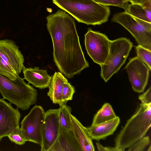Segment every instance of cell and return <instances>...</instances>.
<instances>
[{
    "label": "cell",
    "mask_w": 151,
    "mask_h": 151,
    "mask_svg": "<svg viewBox=\"0 0 151 151\" xmlns=\"http://www.w3.org/2000/svg\"><path fill=\"white\" fill-rule=\"evenodd\" d=\"M71 129L80 145L82 151H94L95 147L87 128L74 116L70 115Z\"/></svg>",
    "instance_id": "cell-16"
},
{
    "label": "cell",
    "mask_w": 151,
    "mask_h": 151,
    "mask_svg": "<svg viewBox=\"0 0 151 151\" xmlns=\"http://www.w3.org/2000/svg\"><path fill=\"white\" fill-rule=\"evenodd\" d=\"M0 73L12 80H15L17 75L12 67L0 56Z\"/></svg>",
    "instance_id": "cell-22"
},
{
    "label": "cell",
    "mask_w": 151,
    "mask_h": 151,
    "mask_svg": "<svg viewBox=\"0 0 151 151\" xmlns=\"http://www.w3.org/2000/svg\"><path fill=\"white\" fill-rule=\"evenodd\" d=\"M0 56L19 75L24 66V59L14 41L8 39L0 40Z\"/></svg>",
    "instance_id": "cell-12"
},
{
    "label": "cell",
    "mask_w": 151,
    "mask_h": 151,
    "mask_svg": "<svg viewBox=\"0 0 151 151\" xmlns=\"http://www.w3.org/2000/svg\"><path fill=\"white\" fill-rule=\"evenodd\" d=\"M124 0V1H127V2H128V0Z\"/></svg>",
    "instance_id": "cell-31"
},
{
    "label": "cell",
    "mask_w": 151,
    "mask_h": 151,
    "mask_svg": "<svg viewBox=\"0 0 151 151\" xmlns=\"http://www.w3.org/2000/svg\"><path fill=\"white\" fill-rule=\"evenodd\" d=\"M151 126V103L141 102L116 136L114 147L124 151L145 136Z\"/></svg>",
    "instance_id": "cell-3"
},
{
    "label": "cell",
    "mask_w": 151,
    "mask_h": 151,
    "mask_svg": "<svg viewBox=\"0 0 151 151\" xmlns=\"http://www.w3.org/2000/svg\"><path fill=\"white\" fill-rule=\"evenodd\" d=\"M131 4H139L144 5L146 4H151V2L149 0H128Z\"/></svg>",
    "instance_id": "cell-29"
},
{
    "label": "cell",
    "mask_w": 151,
    "mask_h": 151,
    "mask_svg": "<svg viewBox=\"0 0 151 151\" xmlns=\"http://www.w3.org/2000/svg\"><path fill=\"white\" fill-rule=\"evenodd\" d=\"M127 73L133 90L138 93L144 91L148 83L150 70L138 57L131 58L124 68Z\"/></svg>",
    "instance_id": "cell-9"
},
{
    "label": "cell",
    "mask_w": 151,
    "mask_h": 151,
    "mask_svg": "<svg viewBox=\"0 0 151 151\" xmlns=\"http://www.w3.org/2000/svg\"><path fill=\"white\" fill-rule=\"evenodd\" d=\"M24 78L29 83L40 89L48 88L51 81L52 77L46 70L40 69L39 68H26L22 69Z\"/></svg>",
    "instance_id": "cell-14"
},
{
    "label": "cell",
    "mask_w": 151,
    "mask_h": 151,
    "mask_svg": "<svg viewBox=\"0 0 151 151\" xmlns=\"http://www.w3.org/2000/svg\"><path fill=\"white\" fill-rule=\"evenodd\" d=\"M96 3L106 6H113L125 9L128 3L124 0H93Z\"/></svg>",
    "instance_id": "cell-25"
},
{
    "label": "cell",
    "mask_w": 151,
    "mask_h": 151,
    "mask_svg": "<svg viewBox=\"0 0 151 151\" xmlns=\"http://www.w3.org/2000/svg\"><path fill=\"white\" fill-rule=\"evenodd\" d=\"M151 146L150 145V147L148 149V150H147V151H151Z\"/></svg>",
    "instance_id": "cell-30"
},
{
    "label": "cell",
    "mask_w": 151,
    "mask_h": 151,
    "mask_svg": "<svg viewBox=\"0 0 151 151\" xmlns=\"http://www.w3.org/2000/svg\"><path fill=\"white\" fill-rule=\"evenodd\" d=\"M7 137L12 142L17 145H22L26 142L20 133V128L14 131Z\"/></svg>",
    "instance_id": "cell-26"
},
{
    "label": "cell",
    "mask_w": 151,
    "mask_h": 151,
    "mask_svg": "<svg viewBox=\"0 0 151 151\" xmlns=\"http://www.w3.org/2000/svg\"><path fill=\"white\" fill-rule=\"evenodd\" d=\"M116 116L111 106L109 103H106L95 115L91 125H96L106 122Z\"/></svg>",
    "instance_id": "cell-19"
},
{
    "label": "cell",
    "mask_w": 151,
    "mask_h": 151,
    "mask_svg": "<svg viewBox=\"0 0 151 151\" xmlns=\"http://www.w3.org/2000/svg\"><path fill=\"white\" fill-rule=\"evenodd\" d=\"M96 145L97 149L99 151H122V149L116 147H110L108 146L107 147H104L99 142H96Z\"/></svg>",
    "instance_id": "cell-28"
},
{
    "label": "cell",
    "mask_w": 151,
    "mask_h": 151,
    "mask_svg": "<svg viewBox=\"0 0 151 151\" xmlns=\"http://www.w3.org/2000/svg\"><path fill=\"white\" fill-rule=\"evenodd\" d=\"M24 79L17 75L15 80H12L0 73V93L3 99L15 105L17 109L25 111L36 103L38 92Z\"/></svg>",
    "instance_id": "cell-4"
},
{
    "label": "cell",
    "mask_w": 151,
    "mask_h": 151,
    "mask_svg": "<svg viewBox=\"0 0 151 151\" xmlns=\"http://www.w3.org/2000/svg\"><path fill=\"white\" fill-rule=\"evenodd\" d=\"M45 112L42 107L35 105L22 120L20 133L25 141L40 146L42 142L41 129Z\"/></svg>",
    "instance_id": "cell-7"
},
{
    "label": "cell",
    "mask_w": 151,
    "mask_h": 151,
    "mask_svg": "<svg viewBox=\"0 0 151 151\" xmlns=\"http://www.w3.org/2000/svg\"><path fill=\"white\" fill-rule=\"evenodd\" d=\"M150 143L149 137L148 136H145L129 148L128 151H144L146 147L150 144Z\"/></svg>",
    "instance_id": "cell-24"
},
{
    "label": "cell",
    "mask_w": 151,
    "mask_h": 151,
    "mask_svg": "<svg viewBox=\"0 0 151 151\" xmlns=\"http://www.w3.org/2000/svg\"><path fill=\"white\" fill-rule=\"evenodd\" d=\"M68 80L59 72H55L52 77L51 83L48 88L47 96L53 103L58 104L60 106L63 105L62 94L64 83Z\"/></svg>",
    "instance_id": "cell-17"
},
{
    "label": "cell",
    "mask_w": 151,
    "mask_h": 151,
    "mask_svg": "<svg viewBox=\"0 0 151 151\" xmlns=\"http://www.w3.org/2000/svg\"><path fill=\"white\" fill-rule=\"evenodd\" d=\"M48 151H82V150L72 130L65 129L60 126L57 138Z\"/></svg>",
    "instance_id": "cell-13"
},
{
    "label": "cell",
    "mask_w": 151,
    "mask_h": 151,
    "mask_svg": "<svg viewBox=\"0 0 151 151\" xmlns=\"http://www.w3.org/2000/svg\"><path fill=\"white\" fill-rule=\"evenodd\" d=\"M136 51L138 56L151 70V50L140 45L136 47Z\"/></svg>",
    "instance_id": "cell-21"
},
{
    "label": "cell",
    "mask_w": 151,
    "mask_h": 151,
    "mask_svg": "<svg viewBox=\"0 0 151 151\" xmlns=\"http://www.w3.org/2000/svg\"><path fill=\"white\" fill-rule=\"evenodd\" d=\"M124 10L132 16L151 23V8L139 4L128 3Z\"/></svg>",
    "instance_id": "cell-18"
},
{
    "label": "cell",
    "mask_w": 151,
    "mask_h": 151,
    "mask_svg": "<svg viewBox=\"0 0 151 151\" xmlns=\"http://www.w3.org/2000/svg\"><path fill=\"white\" fill-rule=\"evenodd\" d=\"M149 1L150 2H151V0H149Z\"/></svg>",
    "instance_id": "cell-32"
},
{
    "label": "cell",
    "mask_w": 151,
    "mask_h": 151,
    "mask_svg": "<svg viewBox=\"0 0 151 151\" xmlns=\"http://www.w3.org/2000/svg\"><path fill=\"white\" fill-rule=\"evenodd\" d=\"M75 92V87L69 83L68 81L64 83L62 94V101L63 105L66 104L68 101L72 100Z\"/></svg>",
    "instance_id": "cell-23"
},
{
    "label": "cell",
    "mask_w": 151,
    "mask_h": 151,
    "mask_svg": "<svg viewBox=\"0 0 151 151\" xmlns=\"http://www.w3.org/2000/svg\"><path fill=\"white\" fill-rule=\"evenodd\" d=\"M58 109L60 126L65 129H71L70 115L72 111L71 108L65 104L60 106Z\"/></svg>",
    "instance_id": "cell-20"
},
{
    "label": "cell",
    "mask_w": 151,
    "mask_h": 151,
    "mask_svg": "<svg viewBox=\"0 0 151 151\" xmlns=\"http://www.w3.org/2000/svg\"><path fill=\"white\" fill-rule=\"evenodd\" d=\"M111 21L122 25L139 45L151 50V23L134 17L125 11L114 14Z\"/></svg>",
    "instance_id": "cell-6"
},
{
    "label": "cell",
    "mask_w": 151,
    "mask_h": 151,
    "mask_svg": "<svg viewBox=\"0 0 151 151\" xmlns=\"http://www.w3.org/2000/svg\"><path fill=\"white\" fill-rule=\"evenodd\" d=\"M111 41L104 34L89 28L85 35V45L87 53L93 61L100 65L108 55Z\"/></svg>",
    "instance_id": "cell-8"
},
{
    "label": "cell",
    "mask_w": 151,
    "mask_h": 151,
    "mask_svg": "<svg viewBox=\"0 0 151 151\" xmlns=\"http://www.w3.org/2000/svg\"><path fill=\"white\" fill-rule=\"evenodd\" d=\"M133 47L128 39L122 37L111 40L109 52L104 63L101 65V76L107 82L125 63Z\"/></svg>",
    "instance_id": "cell-5"
},
{
    "label": "cell",
    "mask_w": 151,
    "mask_h": 151,
    "mask_svg": "<svg viewBox=\"0 0 151 151\" xmlns=\"http://www.w3.org/2000/svg\"><path fill=\"white\" fill-rule=\"evenodd\" d=\"M59 8L67 12L79 22L99 25L108 21L109 6L93 0H52Z\"/></svg>",
    "instance_id": "cell-2"
},
{
    "label": "cell",
    "mask_w": 151,
    "mask_h": 151,
    "mask_svg": "<svg viewBox=\"0 0 151 151\" xmlns=\"http://www.w3.org/2000/svg\"><path fill=\"white\" fill-rule=\"evenodd\" d=\"M60 127L58 109H50L45 113L41 134V151H48L58 136Z\"/></svg>",
    "instance_id": "cell-10"
},
{
    "label": "cell",
    "mask_w": 151,
    "mask_h": 151,
    "mask_svg": "<svg viewBox=\"0 0 151 151\" xmlns=\"http://www.w3.org/2000/svg\"><path fill=\"white\" fill-rule=\"evenodd\" d=\"M139 99L142 103L145 104L151 103V87L150 86L147 91L139 96Z\"/></svg>",
    "instance_id": "cell-27"
},
{
    "label": "cell",
    "mask_w": 151,
    "mask_h": 151,
    "mask_svg": "<svg viewBox=\"0 0 151 151\" xmlns=\"http://www.w3.org/2000/svg\"><path fill=\"white\" fill-rule=\"evenodd\" d=\"M20 116L18 109L14 108L10 103L0 99V141L19 128Z\"/></svg>",
    "instance_id": "cell-11"
},
{
    "label": "cell",
    "mask_w": 151,
    "mask_h": 151,
    "mask_svg": "<svg viewBox=\"0 0 151 151\" xmlns=\"http://www.w3.org/2000/svg\"><path fill=\"white\" fill-rule=\"evenodd\" d=\"M120 122L118 116L106 122L92 125L87 128L89 135L92 139L99 140L104 139L112 134Z\"/></svg>",
    "instance_id": "cell-15"
},
{
    "label": "cell",
    "mask_w": 151,
    "mask_h": 151,
    "mask_svg": "<svg viewBox=\"0 0 151 151\" xmlns=\"http://www.w3.org/2000/svg\"><path fill=\"white\" fill-rule=\"evenodd\" d=\"M46 19L55 65L65 77L72 78L89 67L81 47L75 20L60 9L49 15Z\"/></svg>",
    "instance_id": "cell-1"
}]
</instances>
